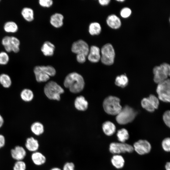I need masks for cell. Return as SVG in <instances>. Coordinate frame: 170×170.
<instances>
[{"instance_id":"1f68e13d","label":"cell","mask_w":170,"mask_h":170,"mask_svg":"<svg viewBox=\"0 0 170 170\" xmlns=\"http://www.w3.org/2000/svg\"><path fill=\"white\" fill-rule=\"evenodd\" d=\"M9 60V56L6 51L0 52V65H7Z\"/></svg>"},{"instance_id":"bcb514c9","label":"cell","mask_w":170,"mask_h":170,"mask_svg":"<svg viewBox=\"0 0 170 170\" xmlns=\"http://www.w3.org/2000/svg\"><path fill=\"white\" fill-rule=\"evenodd\" d=\"M117 1L118 2H122L124 1V0H117Z\"/></svg>"},{"instance_id":"6da1fadb","label":"cell","mask_w":170,"mask_h":170,"mask_svg":"<svg viewBox=\"0 0 170 170\" xmlns=\"http://www.w3.org/2000/svg\"><path fill=\"white\" fill-rule=\"evenodd\" d=\"M65 87L73 93H78L83 89L85 82L83 77L79 74L73 72L68 74L64 82Z\"/></svg>"},{"instance_id":"4dcf8cb0","label":"cell","mask_w":170,"mask_h":170,"mask_svg":"<svg viewBox=\"0 0 170 170\" xmlns=\"http://www.w3.org/2000/svg\"><path fill=\"white\" fill-rule=\"evenodd\" d=\"M141 104L143 108L149 112H152L155 109L148 98H143L141 101Z\"/></svg>"},{"instance_id":"5b68a950","label":"cell","mask_w":170,"mask_h":170,"mask_svg":"<svg viewBox=\"0 0 170 170\" xmlns=\"http://www.w3.org/2000/svg\"><path fill=\"white\" fill-rule=\"evenodd\" d=\"M154 75V80L158 84L167 80L170 74V65L164 63L159 66H155L153 70Z\"/></svg>"},{"instance_id":"d6a6232c","label":"cell","mask_w":170,"mask_h":170,"mask_svg":"<svg viewBox=\"0 0 170 170\" xmlns=\"http://www.w3.org/2000/svg\"><path fill=\"white\" fill-rule=\"evenodd\" d=\"M26 165L23 161H16L13 167V170H26Z\"/></svg>"},{"instance_id":"52a82bcc","label":"cell","mask_w":170,"mask_h":170,"mask_svg":"<svg viewBox=\"0 0 170 170\" xmlns=\"http://www.w3.org/2000/svg\"><path fill=\"white\" fill-rule=\"evenodd\" d=\"M1 43L7 53H18L20 50V41L17 37L6 36L2 39Z\"/></svg>"},{"instance_id":"9c48e42d","label":"cell","mask_w":170,"mask_h":170,"mask_svg":"<svg viewBox=\"0 0 170 170\" xmlns=\"http://www.w3.org/2000/svg\"><path fill=\"white\" fill-rule=\"evenodd\" d=\"M156 92L159 99L164 102H170V82L169 79L158 84Z\"/></svg>"},{"instance_id":"8992f818","label":"cell","mask_w":170,"mask_h":170,"mask_svg":"<svg viewBox=\"0 0 170 170\" xmlns=\"http://www.w3.org/2000/svg\"><path fill=\"white\" fill-rule=\"evenodd\" d=\"M133 109L128 106H124L116 115V120L120 124H125L132 122L136 115Z\"/></svg>"},{"instance_id":"277c9868","label":"cell","mask_w":170,"mask_h":170,"mask_svg":"<svg viewBox=\"0 0 170 170\" xmlns=\"http://www.w3.org/2000/svg\"><path fill=\"white\" fill-rule=\"evenodd\" d=\"M103 107L105 111L111 115H117L122 109L120 104V99L117 97L109 96L103 102Z\"/></svg>"},{"instance_id":"ab89813d","label":"cell","mask_w":170,"mask_h":170,"mask_svg":"<svg viewBox=\"0 0 170 170\" xmlns=\"http://www.w3.org/2000/svg\"><path fill=\"white\" fill-rule=\"evenodd\" d=\"M87 56L82 54H76V59L77 61L79 63H83L86 60Z\"/></svg>"},{"instance_id":"e0dca14e","label":"cell","mask_w":170,"mask_h":170,"mask_svg":"<svg viewBox=\"0 0 170 170\" xmlns=\"http://www.w3.org/2000/svg\"><path fill=\"white\" fill-rule=\"evenodd\" d=\"M74 105L78 110L84 111L88 108V103L85 97L81 95L76 98L74 101Z\"/></svg>"},{"instance_id":"ac0fdd59","label":"cell","mask_w":170,"mask_h":170,"mask_svg":"<svg viewBox=\"0 0 170 170\" xmlns=\"http://www.w3.org/2000/svg\"><path fill=\"white\" fill-rule=\"evenodd\" d=\"M31 159L33 163L37 166H41L44 164L46 161L45 156L39 151L33 152L31 155Z\"/></svg>"},{"instance_id":"836d02e7","label":"cell","mask_w":170,"mask_h":170,"mask_svg":"<svg viewBox=\"0 0 170 170\" xmlns=\"http://www.w3.org/2000/svg\"><path fill=\"white\" fill-rule=\"evenodd\" d=\"M162 146L164 150L166 152L170 151V139L167 138L164 139L162 141Z\"/></svg>"},{"instance_id":"d590c367","label":"cell","mask_w":170,"mask_h":170,"mask_svg":"<svg viewBox=\"0 0 170 170\" xmlns=\"http://www.w3.org/2000/svg\"><path fill=\"white\" fill-rule=\"evenodd\" d=\"M131 12V10L130 8L125 7L121 10L120 15L123 18H127L130 15Z\"/></svg>"},{"instance_id":"7c38bea8","label":"cell","mask_w":170,"mask_h":170,"mask_svg":"<svg viewBox=\"0 0 170 170\" xmlns=\"http://www.w3.org/2000/svg\"><path fill=\"white\" fill-rule=\"evenodd\" d=\"M134 150L140 155L149 153L151 150L150 143L145 140L140 139L135 142L133 146Z\"/></svg>"},{"instance_id":"83f0119b","label":"cell","mask_w":170,"mask_h":170,"mask_svg":"<svg viewBox=\"0 0 170 170\" xmlns=\"http://www.w3.org/2000/svg\"><path fill=\"white\" fill-rule=\"evenodd\" d=\"M11 77L7 74L2 73L0 75V84L5 88H9L12 85Z\"/></svg>"},{"instance_id":"e575fe53","label":"cell","mask_w":170,"mask_h":170,"mask_svg":"<svg viewBox=\"0 0 170 170\" xmlns=\"http://www.w3.org/2000/svg\"><path fill=\"white\" fill-rule=\"evenodd\" d=\"M148 98L153 105L155 109H157L159 105L158 99L153 94L150 95Z\"/></svg>"},{"instance_id":"4316f807","label":"cell","mask_w":170,"mask_h":170,"mask_svg":"<svg viewBox=\"0 0 170 170\" xmlns=\"http://www.w3.org/2000/svg\"><path fill=\"white\" fill-rule=\"evenodd\" d=\"M101 27L100 24L97 22H92L89 26L88 31L91 35H97L101 32Z\"/></svg>"},{"instance_id":"74e56055","label":"cell","mask_w":170,"mask_h":170,"mask_svg":"<svg viewBox=\"0 0 170 170\" xmlns=\"http://www.w3.org/2000/svg\"><path fill=\"white\" fill-rule=\"evenodd\" d=\"M170 114L169 110H167L165 112L163 116V120L165 123L169 128L170 126Z\"/></svg>"},{"instance_id":"d6986e66","label":"cell","mask_w":170,"mask_h":170,"mask_svg":"<svg viewBox=\"0 0 170 170\" xmlns=\"http://www.w3.org/2000/svg\"><path fill=\"white\" fill-rule=\"evenodd\" d=\"M55 48L54 45L49 41H46L43 43L41 48V51L45 56H52Z\"/></svg>"},{"instance_id":"7bdbcfd3","label":"cell","mask_w":170,"mask_h":170,"mask_svg":"<svg viewBox=\"0 0 170 170\" xmlns=\"http://www.w3.org/2000/svg\"><path fill=\"white\" fill-rule=\"evenodd\" d=\"M4 123V119L2 115L0 114V128L2 127Z\"/></svg>"},{"instance_id":"b9f144b4","label":"cell","mask_w":170,"mask_h":170,"mask_svg":"<svg viewBox=\"0 0 170 170\" xmlns=\"http://www.w3.org/2000/svg\"><path fill=\"white\" fill-rule=\"evenodd\" d=\"M110 0H99V2L101 5H107L109 4L110 2Z\"/></svg>"},{"instance_id":"ba28073f","label":"cell","mask_w":170,"mask_h":170,"mask_svg":"<svg viewBox=\"0 0 170 170\" xmlns=\"http://www.w3.org/2000/svg\"><path fill=\"white\" fill-rule=\"evenodd\" d=\"M100 51V60L101 62L106 65H111L114 62L115 54L112 45L106 43L101 48Z\"/></svg>"},{"instance_id":"7dc6e473","label":"cell","mask_w":170,"mask_h":170,"mask_svg":"<svg viewBox=\"0 0 170 170\" xmlns=\"http://www.w3.org/2000/svg\"><path fill=\"white\" fill-rule=\"evenodd\" d=\"M1 1V0H0V2Z\"/></svg>"},{"instance_id":"9a60e30c","label":"cell","mask_w":170,"mask_h":170,"mask_svg":"<svg viewBox=\"0 0 170 170\" xmlns=\"http://www.w3.org/2000/svg\"><path fill=\"white\" fill-rule=\"evenodd\" d=\"M106 21L107 25L113 29H118L121 26V22L120 19L114 14L108 16L107 18Z\"/></svg>"},{"instance_id":"603a6c76","label":"cell","mask_w":170,"mask_h":170,"mask_svg":"<svg viewBox=\"0 0 170 170\" xmlns=\"http://www.w3.org/2000/svg\"><path fill=\"white\" fill-rule=\"evenodd\" d=\"M3 28L4 31L7 33H14L18 31L19 27L15 22L9 21L4 24Z\"/></svg>"},{"instance_id":"8d00e7d4","label":"cell","mask_w":170,"mask_h":170,"mask_svg":"<svg viewBox=\"0 0 170 170\" xmlns=\"http://www.w3.org/2000/svg\"><path fill=\"white\" fill-rule=\"evenodd\" d=\"M38 3L40 6L44 8H49L53 4V1L51 0H39Z\"/></svg>"},{"instance_id":"44dd1931","label":"cell","mask_w":170,"mask_h":170,"mask_svg":"<svg viewBox=\"0 0 170 170\" xmlns=\"http://www.w3.org/2000/svg\"><path fill=\"white\" fill-rule=\"evenodd\" d=\"M102 128L104 133L108 136H111L113 134L116 130L114 124L109 121H106L103 124Z\"/></svg>"},{"instance_id":"8fae6325","label":"cell","mask_w":170,"mask_h":170,"mask_svg":"<svg viewBox=\"0 0 170 170\" xmlns=\"http://www.w3.org/2000/svg\"><path fill=\"white\" fill-rule=\"evenodd\" d=\"M71 50L72 52L76 54H82L87 57L89 48L86 42L82 40H79L73 42Z\"/></svg>"},{"instance_id":"4fadbf2b","label":"cell","mask_w":170,"mask_h":170,"mask_svg":"<svg viewBox=\"0 0 170 170\" xmlns=\"http://www.w3.org/2000/svg\"><path fill=\"white\" fill-rule=\"evenodd\" d=\"M12 158L16 161H22L26 156V152L22 146L17 145L12 149L10 151Z\"/></svg>"},{"instance_id":"ee69618b","label":"cell","mask_w":170,"mask_h":170,"mask_svg":"<svg viewBox=\"0 0 170 170\" xmlns=\"http://www.w3.org/2000/svg\"><path fill=\"white\" fill-rule=\"evenodd\" d=\"M165 168L166 170H170V163L167 162L165 165Z\"/></svg>"},{"instance_id":"ffe728a7","label":"cell","mask_w":170,"mask_h":170,"mask_svg":"<svg viewBox=\"0 0 170 170\" xmlns=\"http://www.w3.org/2000/svg\"><path fill=\"white\" fill-rule=\"evenodd\" d=\"M64 16L61 14L56 13L52 15L50 22L51 25L55 28H60L63 25Z\"/></svg>"},{"instance_id":"cb8c5ba5","label":"cell","mask_w":170,"mask_h":170,"mask_svg":"<svg viewBox=\"0 0 170 170\" xmlns=\"http://www.w3.org/2000/svg\"><path fill=\"white\" fill-rule=\"evenodd\" d=\"M31 132L37 136H39L43 133L44 131L43 125L39 122H35L32 123L30 127Z\"/></svg>"},{"instance_id":"f6af8a7d","label":"cell","mask_w":170,"mask_h":170,"mask_svg":"<svg viewBox=\"0 0 170 170\" xmlns=\"http://www.w3.org/2000/svg\"><path fill=\"white\" fill-rule=\"evenodd\" d=\"M50 170H62V169L58 167H54L51 168Z\"/></svg>"},{"instance_id":"7402d4cb","label":"cell","mask_w":170,"mask_h":170,"mask_svg":"<svg viewBox=\"0 0 170 170\" xmlns=\"http://www.w3.org/2000/svg\"><path fill=\"white\" fill-rule=\"evenodd\" d=\"M21 14L24 19L28 22H31L34 20V12L30 7L23 8L21 10Z\"/></svg>"},{"instance_id":"2e32d148","label":"cell","mask_w":170,"mask_h":170,"mask_svg":"<svg viewBox=\"0 0 170 170\" xmlns=\"http://www.w3.org/2000/svg\"><path fill=\"white\" fill-rule=\"evenodd\" d=\"M25 146L28 150L33 152L37 151L38 150L39 144L37 139L31 137L26 139Z\"/></svg>"},{"instance_id":"f1b7e54d","label":"cell","mask_w":170,"mask_h":170,"mask_svg":"<svg viewBox=\"0 0 170 170\" xmlns=\"http://www.w3.org/2000/svg\"><path fill=\"white\" fill-rule=\"evenodd\" d=\"M116 136L118 140L121 143H124L129 138L128 132L125 128H122L118 130Z\"/></svg>"},{"instance_id":"f35d334b","label":"cell","mask_w":170,"mask_h":170,"mask_svg":"<svg viewBox=\"0 0 170 170\" xmlns=\"http://www.w3.org/2000/svg\"><path fill=\"white\" fill-rule=\"evenodd\" d=\"M74 164L71 162L65 163L63 166L62 170H75Z\"/></svg>"},{"instance_id":"7a4b0ae2","label":"cell","mask_w":170,"mask_h":170,"mask_svg":"<svg viewBox=\"0 0 170 170\" xmlns=\"http://www.w3.org/2000/svg\"><path fill=\"white\" fill-rule=\"evenodd\" d=\"M33 72L36 81L39 82H47L50 76H54L56 73L55 69L51 65L36 66Z\"/></svg>"},{"instance_id":"30bf717a","label":"cell","mask_w":170,"mask_h":170,"mask_svg":"<svg viewBox=\"0 0 170 170\" xmlns=\"http://www.w3.org/2000/svg\"><path fill=\"white\" fill-rule=\"evenodd\" d=\"M109 149L110 153L115 154L132 153L134 150L133 146L125 143L112 142L110 144Z\"/></svg>"},{"instance_id":"484cf974","label":"cell","mask_w":170,"mask_h":170,"mask_svg":"<svg viewBox=\"0 0 170 170\" xmlns=\"http://www.w3.org/2000/svg\"><path fill=\"white\" fill-rule=\"evenodd\" d=\"M20 97L23 101L29 102L31 101L34 97L33 91L29 88H25L23 89L20 93Z\"/></svg>"},{"instance_id":"5bb4252c","label":"cell","mask_w":170,"mask_h":170,"mask_svg":"<svg viewBox=\"0 0 170 170\" xmlns=\"http://www.w3.org/2000/svg\"><path fill=\"white\" fill-rule=\"evenodd\" d=\"M88 60L92 63H97L100 60V51L99 48L96 46H92L89 48L87 55Z\"/></svg>"},{"instance_id":"d4e9b609","label":"cell","mask_w":170,"mask_h":170,"mask_svg":"<svg viewBox=\"0 0 170 170\" xmlns=\"http://www.w3.org/2000/svg\"><path fill=\"white\" fill-rule=\"evenodd\" d=\"M111 162L112 165L117 169L122 168L125 163V160L123 157L118 154H116L113 156Z\"/></svg>"},{"instance_id":"f546056e","label":"cell","mask_w":170,"mask_h":170,"mask_svg":"<svg viewBox=\"0 0 170 170\" xmlns=\"http://www.w3.org/2000/svg\"><path fill=\"white\" fill-rule=\"evenodd\" d=\"M128 82V79L127 76L125 75H122L116 77L115 83L117 86L124 88L127 85Z\"/></svg>"},{"instance_id":"3957f363","label":"cell","mask_w":170,"mask_h":170,"mask_svg":"<svg viewBox=\"0 0 170 170\" xmlns=\"http://www.w3.org/2000/svg\"><path fill=\"white\" fill-rule=\"evenodd\" d=\"M44 92L49 99L59 101L60 94L64 93V90L57 83L51 81L46 84L44 88Z\"/></svg>"},{"instance_id":"60d3db41","label":"cell","mask_w":170,"mask_h":170,"mask_svg":"<svg viewBox=\"0 0 170 170\" xmlns=\"http://www.w3.org/2000/svg\"><path fill=\"white\" fill-rule=\"evenodd\" d=\"M5 144V139L4 136L0 134V149L3 147Z\"/></svg>"}]
</instances>
